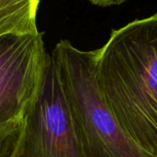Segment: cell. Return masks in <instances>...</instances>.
Returning <instances> with one entry per match:
<instances>
[{
    "label": "cell",
    "instance_id": "obj_1",
    "mask_svg": "<svg viewBox=\"0 0 157 157\" xmlns=\"http://www.w3.org/2000/svg\"><path fill=\"white\" fill-rule=\"evenodd\" d=\"M97 80L125 133L157 157V13L112 30L99 49Z\"/></svg>",
    "mask_w": 157,
    "mask_h": 157
},
{
    "label": "cell",
    "instance_id": "obj_2",
    "mask_svg": "<svg viewBox=\"0 0 157 157\" xmlns=\"http://www.w3.org/2000/svg\"><path fill=\"white\" fill-rule=\"evenodd\" d=\"M99 49L81 51L62 40L51 57L86 157H155L122 130L97 80Z\"/></svg>",
    "mask_w": 157,
    "mask_h": 157
},
{
    "label": "cell",
    "instance_id": "obj_3",
    "mask_svg": "<svg viewBox=\"0 0 157 157\" xmlns=\"http://www.w3.org/2000/svg\"><path fill=\"white\" fill-rule=\"evenodd\" d=\"M11 157H86L51 54Z\"/></svg>",
    "mask_w": 157,
    "mask_h": 157
},
{
    "label": "cell",
    "instance_id": "obj_4",
    "mask_svg": "<svg viewBox=\"0 0 157 157\" xmlns=\"http://www.w3.org/2000/svg\"><path fill=\"white\" fill-rule=\"evenodd\" d=\"M43 33L0 38V124L22 121L47 61Z\"/></svg>",
    "mask_w": 157,
    "mask_h": 157
},
{
    "label": "cell",
    "instance_id": "obj_5",
    "mask_svg": "<svg viewBox=\"0 0 157 157\" xmlns=\"http://www.w3.org/2000/svg\"><path fill=\"white\" fill-rule=\"evenodd\" d=\"M40 0H0V38L39 33L37 14Z\"/></svg>",
    "mask_w": 157,
    "mask_h": 157
},
{
    "label": "cell",
    "instance_id": "obj_6",
    "mask_svg": "<svg viewBox=\"0 0 157 157\" xmlns=\"http://www.w3.org/2000/svg\"><path fill=\"white\" fill-rule=\"evenodd\" d=\"M23 127V120L0 124V157H11L18 143Z\"/></svg>",
    "mask_w": 157,
    "mask_h": 157
},
{
    "label": "cell",
    "instance_id": "obj_7",
    "mask_svg": "<svg viewBox=\"0 0 157 157\" xmlns=\"http://www.w3.org/2000/svg\"><path fill=\"white\" fill-rule=\"evenodd\" d=\"M93 5L98 6H115L120 5L127 0H89Z\"/></svg>",
    "mask_w": 157,
    "mask_h": 157
}]
</instances>
